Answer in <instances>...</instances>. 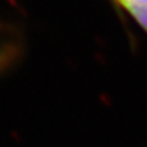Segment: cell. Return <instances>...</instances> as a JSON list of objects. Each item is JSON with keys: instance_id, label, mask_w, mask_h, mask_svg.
Instances as JSON below:
<instances>
[{"instance_id": "obj_1", "label": "cell", "mask_w": 147, "mask_h": 147, "mask_svg": "<svg viewBox=\"0 0 147 147\" xmlns=\"http://www.w3.org/2000/svg\"><path fill=\"white\" fill-rule=\"evenodd\" d=\"M147 32V0H116Z\"/></svg>"}]
</instances>
